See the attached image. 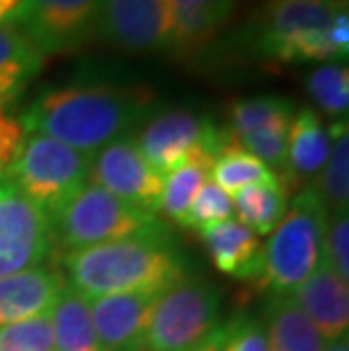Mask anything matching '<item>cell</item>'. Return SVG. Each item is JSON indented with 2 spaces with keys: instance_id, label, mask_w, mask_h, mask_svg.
I'll return each mask as SVG.
<instances>
[{
  "instance_id": "6da1fadb",
  "label": "cell",
  "mask_w": 349,
  "mask_h": 351,
  "mask_svg": "<svg viewBox=\"0 0 349 351\" xmlns=\"http://www.w3.org/2000/svg\"><path fill=\"white\" fill-rule=\"evenodd\" d=\"M154 100V91L143 84L48 88L25 109L21 127L25 134H43L95 156L105 145L123 138L143 123Z\"/></svg>"
},
{
  "instance_id": "7a4b0ae2",
  "label": "cell",
  "mask_w": 349,
  "mask_h": 351,
  "mask_svg": "<svg viewBox=\"0 0 349 351\" xmlns=\"http://www.w3.org/2000/svg\"><path fill=\"white\" fill-rule=\"evenodd\" d=\"M69 288L84 300L128 293H163L186 276L168 231L123 238L64 254Z\"/></svg>"
},
{
  "instance_id": "3957f363",
  "label": "cell",
  "mask_w": 349,
  "mask_h": 351,
  "mask_svg": "<svg viewBox=\"0 0 349 351\" xmlns=\"http://www.w3.org/2000/svg\"><path fill=\"white\" fill-rule=\"evenodd\" d=\"M347 0H272L252 25V46L268 62H340L331 27Z\"/></svg>"
},
{
  "instance_id": "277c9868",
  "label": "cell",
  "mask_w": 349,
  "mask_h": 351,
  "mask_svg": "<svg viewBox=\"0 0 349 351\" xmlns=\"http://www.w3.org/2000/svg\"><path fill=\"white\" fill-rule=\"evenodd\" d=\"M329 211L315 189L297 193L263 247L261 288L270 295H291L320 263Z\"/></svg>"
},
{
  "instance_id": "5b68a950",
  "label": "cell",
  "mask_w": 349,
  "mask_h": 351,
  "mask_svg": "<svg viewBox=\"0 0 349 351\" xmlns=\"http://www.w3.org/2000/svg\"><path fill=\"white\" fill-rule=\"evenodd\" d=\"M93 156L43 134H27L3 177L16 186L50 220L88 184Z\"/></svg>"
},
{
  "instance_id": "8992f818",
  "label": "cell",
  "mask_w": 349,
  "mask_h": 351,
  "mask_svg": "<svg viewBox=\"0 0 349 351\" xmlns=\"http://www.w3.org/2000/svg\"><path fill=\"white\" fill-rule=\"evenodd\" d=\"M157 231H166L157 215L141 211L93 184H86L53 218V243L62 245L66 254Z\"/></svg>"
},
{
  "instance_id": "52a82bcc",
  "label": "cell",
  "mask_w": 349,
  "mask_h": 351,
  "mask_svg": "<svg viewBox=\"0 0 349 351\" xmlns=\"http://www.w3.org/2000/svg\"><path fill=\"white\" fill-rule=\"evenodd\" d=\"M220 324L218 288L184 276L159 295L145 335V351H189Z\"/></svg>"
},
{
  "instance_id": "ba28073f",
  "label": "cell",
  "mask_w": 349,
  "mask_h": 351,
  "mask_svg": "<svg viewBox=\"0 0 349 351\" xmlns=\"http://www.w3.org/2000/svg\"><path fill=\"white\" fill-rule=\"evenodd\" d=\"M229 136L232 134L218 130L206 118L184 109H173L145 123L134 143L154 173L166 179L191 159H206L213 163L215 154Z\"/></svg>"
},
{
  "instance_id": "9c48e42d",
  "label": "cell",
  "mask_w": 349,
  "mask_h": 351,
  "mask_svg": "<svg viewBox=\"0 0 349 351\" xmlns=\"http://www.w3.org/2000/svg\"><path fill=\"white\" fill-rule=\"evenodd\" d=\"M53 245L50 215L10 179H0V276L39 267Z\"/></svg>"
},
{
  "instance_id": "30bf717a",
  "label": "cell",
  "mask_w": 349,
  "mask_h": 351,
  "mask_svg": "<svg viewBox=\"0 0 349 351\" xmlns=\"http://www.w3.org/2000/svg\"><path fill=\"white\" fill-rule=\"evenodd\" d=\"M95 29L111 46L128 52L173 50L168 0H100Z\"/></svg>"
},
{
  "instance_id": "8fae6325",
  "label": "cell",
  "mask_w": 349,
  "mask_h": 351,
  "mask_svg": "<svg viewBox=\"0 0 349 351\" xmlns=\"http://www.w3.org/2000/svg\"><path fill=\"white\" fill-rule=\"evenodd\" d=\"M88 184L145 213H159L163 177L154 173L150 163L143 159L134 138L123 136L102 147L93 156Z\"/></svg>"
},
{
  "instance_id": "7c38bea8",
  "label": "cell",
  "mask_w": 349,
  "mask_h": 351,
  "mask_svg": "<svg viewBox=\"0 0 349 351\" xmlns=\"http://www.w3.org/2000/svg\"><path fill=\"white\" fill-rule=\"evenodd\" d=\"M100 0H27L19 27L43 55L75 50L93 34Z\"/></svg>"
},
{
  "instance_id": "4fadbf2b",
  "label": "cell",
  "mask_w": 349,
  "mask_h": 351,
  "mask_svg": "<svg viewBox=\"0 0 349 351\" xmlns=\"http://www.w3.org/2000/svg\"><path fill=\"white\" fill-rule=\"evenodd\" d=\"M161 293H128L88 300L102 351H145L152 308Z\"/></svg>"
},
{
  "instance_id": "5bb4252c",
  "label": "cell",
  "mask_w": 349,
  "mask_h": 351,
  "mask_svg": "<svg viewBox=\"0 0 349 351\" xmlns=\"http://www.w3.org/2000/svg\"><path fill=\"white\" fill-rule=\"evenodd\" d=\"M345 279H340L329 267V263L320 258L315 270L304 279L288 297L297 304L311 324L317 328L326 345L347 338L349 328V290Z\"/></svg>"
},
{
  "instance_id": "9a60e30c",
  "label": "cell",
  "mask_w": 349,
  "mask_h": 351,
  "mask_svg": "<svg viewBox=\"0 0 349 351\" xmlns=\"http://www.w3.org/2000/svg\"><path fill=\"white\" fill-rule=\"evenodd\" d=\"M69 283L50 267L0 276V326L50 315Z\"/></svg>"
},
{
  "instance_id": "2e32d148",
  "label": "cell",
  "mask_w": 349,
  "mask_h": 351,
  "mask_svg": "<svg viewBox=\"0 0 349 351\" xmlns=\"http://www.w3.org/2000/svg\"><path fill=\"white\" fill-rule=\"evenodd\" d=\"M204 247L220 272L243 281H261L263 245L258 236L243 227L239 220H225L202 231Z\"/></svg>"
},
{
  "instance_id": "e0dca14e",
  "label": "cell",
  "mask_w": 349,
  "mask_h": 351,
  "mask_svg": "<svg viewBox=\"0 0 349 351\" xmlns=\"http://www.w3.org/2000/svg\"><path fill=\"white\" fill-rule=\"evenodd\" d=\"M173 14V50L193 55L232 21L236 0H168Z\"/></svg>"
},
{
  "instance_id": "ac0fdd59",
  "label": "cell",
  "mask_w": 349,
  "mask_h": 351,
  "mask_svg": "<svg viewBox=\"0 0 349 351\" xmlns=\"http://www.w3.org/2000/svg\"><path fill=\"white\" fill-rule=\"evenodd\" d=\"M46 55L16 25H0V109L14 104L39 71Z\"/></svg>"
},
{
  "instance_id": "d6986e66",
  "label": "cell",
  "mask_w": 349,
  "mask_h": 351,
  "mask_svg": "<svg viewBox=\"0 0 349 351\" xmlns=\"http://www.w3.org/2000/svg\"><path fill=\"white\" fill-rule=\"evenodd\" d=\"M331 152L329 132L324 130L320 116L313 109L304 107L293 116L288 127V182L293 177H315L322 173Z\"/></svg>"
},
{
  "instance_id": "ffe728a7",
  "label": "cell",
  "mask_w": 349,
  "mask_h": 351,
  "mask_svg": "<svg viewBox=\"0 0 349 351\" xmlns=\"http://www.w3.org/2000/svg\"><path fill=\"white\" fill-rule=\"evenodd\" d=\"M265 335L270 351H324L326 347L317 328L288 295H272Z\"/></svg>"
},
{
  "instance_id": "44dd1931",
  "label": "cell",
  "mask_w": 349,
  "mask_h": 351,
  "mask_svg": "<svg viewBox=\"0 0 349 351\" xmlns=\"http://www.w3.org/2000/svg\"><path fill=\"white\" fill-rule=\"evenodd\" d=\"M209 177L227 195H236L248 186H284L274 170L258 161L256 156L245 152L234 136H229L220 152L215 154Z\"/></svg>"
},
{
  "instance_id": "7402d4cb",
  "label": "cell",
  "mask_w": 349,
  "mask_h": 351,
  "mask_svg": "<svg viewBox=\"0 0 349 351\" xmlns=\"http://www.w3.org/2000/svg\"><path fill=\"white\" fill-rule=\"evenodd\" d=\"M55 333V351H102L95 335L88 300L66 288L50 313Z\"/></svg>"
},
{
  "instance_id": "603a6c76",
  "label": "cell",
  "mask_w": 349,
  "mask_h": 351,
  "mask_svg": "<svg viewBox=\"0 0 349 351\" xmlns=\"http://www.w3.org/2000/svg\"><path fill=\"white\" fill-rule=\"evenodd\" d=\"M331 152L326 159L315 193L324 202L326 211L349 213V134L347 118L336 121L329 130Z\"/></svg>"
},
{
  "instance_id": "cb8c5ba5",
  "label": "cell",
  "mask_w": 349,
  "mask_h": 351,
  "mask_svg": "<svg viewBox=\"0 0 349 351\" xmlns=\"http://www.w3.org/2000/svg\"><path fill=\"white\" fill-rule=\"evenodd\" d=\"M232 202L239 222L256 236H270L288 208L284 186H248Z\"/></svg>"
},
{
  "instance_id": "d4e9b609",
  "label": "cell",
  "mask_w": 349,
  "mask_h": 351,
  "mask_svg": "<svg viewBox=\"0 0 349 351\" xmlns=\"http://www.w3.org/2000/svg\"><path fill=\"white\" fill-rule=\"evenodd\" d=\"M209 173H211V161L206 159H191L184 166L173 170V173L163 179L159 211L166 213L177 225H182L193 197L209 182Z\"/></svg>"
},
{
  "instance_id": "484cf974",
  "label": "cell",
  "mask_w": 349,
  "mask_h": 351,
  "mask_svg": "<svg viewBox=\"0 0 349 351\" xmlns=\"http://www.w3.org/2000/svg\"><path fill=\"white\" fill-rule=\"evenodd\" d=\"M295 116V104L279 95H258V98L236 100L229 107V134L234 138L243 134L256 132L274 123H291Z\"/></svg>"
},
{
  "instance_id": "4316f807",
  "label": "cell",
  "mask_w": 349,
  "mask_h": 351,
  "mask_svg": "<svg viewBox=\"0 0 349 351\" xmlns=\"http://www.w3.org/2000/svg\"><path fill=\"white\" fill-rule=\"evenodd\" d=\"M306 91L326 116L345 118L349 107V73L340 62L322 64L306 80Z\"/></svg>"
},
{
  "instance_id": "83f0119b",
  "label": "cell",
  "mask_w": 349,
  "mask_h": 351,
  "mask_svg": "<svg viewBox=\"0 0 349 351\" xmlns=\"http://www.w3.org/2000/svg\"><path fill=\"white\" fill-rule=\"evenodd\" d=\"M288 127H291V123H274V125L261 127V130L243 134V136L236 138L245 152L256 156V159L265 163L270 170H274V173L281 170V173H284V179H281V182L284 184H286V175H288V166H286Z\"/></svg>"
},
{
  "instance_id": "f1b7e54d",
  "label": "cell",
  "mask_w": 349,
  "mask_h": 351,
  "mask_svg": "<svg viewBox=\"0 0 349 351\" xmlns=\"http://www.w3.org/2000/svg\"><path fill=\"white\" fill-rule=\"evenodd\" d=\"M232 215H234L232 195H227V193L222 191L220 186H215L213 182H206L202 189L197 191V195L193 197L180 227L195 229L202 234L204 229L220 225V222H225V220H232Z\"/></svg>"
},
{
  "instance_id": "f546056e",
  "label": "cell",
  "mask_w": 349,
  "mask_h": 351,
  "mask_svg": "<svg viewBox=\"0 0 349 351\" xmlns=\"http://www.w3.org/2000/svg\"><path fill=\"white\" fill-rule=\"evenodd\" d=\"M0 351H55L50 315L0 326Z\"/></svg>"
},
{
  "instance_id": "4dcf8cb0",
  "label": "cell",
  "mask_w": 349,
  "mask_h": 351,
  "mask_svg": "<svg viewBox=\"0 0 349 351\" xmlns=\"http://www.w3.org/2000/svg\"><path fill=\"white\" fill-rule=\"evenodd\" d=\"M324 261L340 279L349 281V218L347 213H331L324 231Z\"/></svg>"
},
{
  "instance_id": "1f68e13d",
  "label": "cell",
  "mask_w": 349,
  "mask_h": 351,
  "mask_svg": "<svg viewBox=\"0 0 349 351\" xmlns=\"http://www.w3.org/2000/svg\"><path fill=\"white\" fill-rule=\"evenodd\" d=\"M222 351H270L265 326L258 319L245 317L229 322V333Z\"/></svg>"
},
{
  "instance_id": "d6a6232c",
  "label": "cell",
  "mask_w": 349,
  "mask_h": 351,
  "mask_svg": "<svg viewBox=\"0 0 349 351\" xmlns=\"http://www.w3.org/2000/svg\"><path fill=\"white\" fill-rule=\"evenodd\" d=\"M25 138V130L21 127V121L10 116L7 111L0 109V168H7L12 159L21 150Z\"/></svg>"
},
{
  "instance_id": "836d02e7",
  "label": "cell",
  "mask_w": 349,
  "mask_h": 351,
  "mask_svg": "<svg viewBox=\"0 0 349 351\" xmlns=\"http://www.w3.org/2000/svg\"><path fill=\"white\" fill-rule=\"evenodd\" d=\"M27 0H0V25H16L25 16Z\"/></svg>"
},
{
  "instance_id": "e575fe53",
  "label": "cell",
  "mask_w": 349,
  "mask_h": 351,
  "mask_svg": "<svg viewBox=\"0 0 349 351\" xmlns=\"http://www.w3.org/2000/svg\"><path fill=\"white\" fill-rule=\"evenodd\" d=\"M227 333H229V322L218 324L202 342H200V345H195L189 351H222V347H225V340H227Z\"/></svg>"
},
{
  "instance_id": "d590c367",
  "label": "cell",
  "mask_w": 349,
  "mask_h": 351,
  "mask_svg": "<svg viewBox=\"0 0 349 351\" xmlns=\"http://www.w3.org/2000/svg\"><path fill=\"white\" fill-rule=\"evenodd\" d=\"M324 351H349V345H347V338L343 340H336V342H331V345H326Z\"/></svg>"
},
{
  "instance_id": "8d00e7d4",
  "label": "cell",
  "mask_w": 349,
  "mask_h": 351,
  "mask_svg": "<svg viewBox=\"0 0 349 351\" xmlns=\"http://www.w3.org/2000/svg\"><path fill=\"white\" fill-rule=\"evenodd\" d=\"M3 173H5V170H3V168H0V179H3Z\"/></svg>"
},
{
  "instance_id": "74e56055",
  "label": "cell",
  "mask_w": 349,
  "mask_h": 351,
  "mask_svg": "<svg viewBox=\"0 0 349 351\" xmlns=\"http://www.w3.org/2000/svg\"><path fill=\"white\" fill-rule=\"evenodd\" d=\"M268 3H272V0H268Z\"/></svg>"
}]
</instances>
